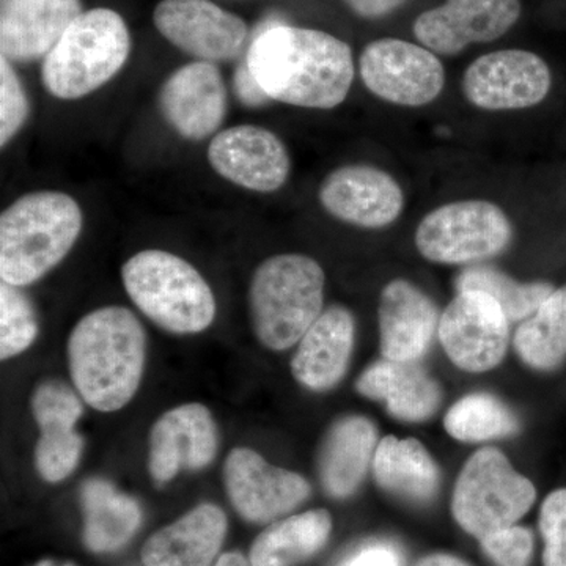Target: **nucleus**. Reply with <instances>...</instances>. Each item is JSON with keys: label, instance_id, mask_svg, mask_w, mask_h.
<instances>
[{"label": "nucleus", "instance_id": "obj_1", "mask_svg": "<svg viewBox=\"0 0 566 566\" xmlns=\"http://www.w3.org/2000/svg\"><path fill=\"white\" fill-rule=\"evenodd\" d=\"M245 63L274 102L334 109L354 81L352 48L331 33L274 24L255 36Z\"/></svg>", "mask_w": 566, "mask_h": 566}, {"label": "nucleus", "instance_id": "obj_2", "mask_svg": "<svg viewBox=\"0 0 566 566\" xmlns=\"http://www.w3.org/2000/svg\"><path fill=\"white\" fill-rule=\"evenodd\" d=\"M66 354L82 400L96 411H120L139 390L147 335L129 308L107 305L82 316L71 331Z\"/></svg>", "mask_w": 566, "mask_h": 566}, {"label": "nucleus", "instance_id": "obj_3", "mask_svg": "<svg viewBox=\"0 0 566 566\" xmlns=\"http://www.w3.org/2000/svg\"><path fill=\"white\" fill-rule=\"evenodd\" d=\"M81 207L69 193H25L0 216V279L32 285L69 255L82 232Z\"/></svg>", "mask_w": 566, "mask_h": 566}, {"label": "nucleus", "instance_id": "obj_4", "mask_svg": "<svg viewBox=\"0 0 566 566\" xmlns=\"http://www.w3.org/2000/svg\"><path fill=\"white\" fill-rule=\"evenodd\" d=\"M323 268L303 253H281L264 260L253 273L249 308L253 333L271 352L300 344L323 314Z\"/></svg>", "mask_w": 566, "mask_h": 566}, {"label": "nucleus", "instance_id": "obj_5", "mask_svg": "<svg viewBox=\"0 0 566 566\" xmlns=\"http://www.w3.org/2000/svg\"><path fill=\"white\" fill-rule=\"evenodd\" d=\"M122 281L142 314L167 333L199 334L216 318V297L203 275L166 251H142L122 268Z\"/></svg>", "mask_w": 566, "mask_h": 566}, {"label": "nucleus", "instance_id": "obj_6", "mask_svg": "<svg viewBox=\"0 0 566 566\" xmlns=\"http://www.w3.org/2000/svg\"><path fill=\"white\" fill-rule=\"evenodd\" d=\"M132 36L120 14L84 11L44 57L41 82L59 99H80L98 91L123 69Z\"/></svg>", "mask_w": 566, "mask_h": 566}, {"label": "nucleus", "instance_id": "obj_7", "mask_svg": "<svg viewBox=\"0 0 566 566\" xmlns=\"http://www.w3.org/2000/svg\"><path fill=\"white\" fill-rule=\"evenodd\" d=\"M536 501L534 483L494 447L476 450L458 475L452 515L465 534L482 539L515 526Z\"/></svg>", "mask_w": 566, "mask_h": 566}, {"label": "nucleus", "instance_id": "obj_8", "mask_svg": "<svg viewBox=\"0 0 566 566\" xmlns=\"http://www.w3.org/2000/svg\"><path fill=\"white\" fill-rule=\"evenodd\" d=\"M513 240V223L488 200H460L428 212L416 230V248L428 262L479 264Z\"/></svg>", "mask_w": 566, "mask_h": 566}, {"label": "nucleus", "instance_id": "obj_9", "mask_svg": "<svg viewBox=\"0 0 566 566\" xmlns=\"http://www.w3.org/2000/svg\"><path fill=\"white\" fill-rule=\"evenodd\" d=\"M442 348L460 370L485 374L504 360L510 345V322L490 294L458 292L439 318Z\"/></svg>", "mask_w": 566, "mask_h": 566}, {"label": "nucleus", "instance_id": "obj_10", "mask_svg": "<svg viewBox=\"0 0 566 566\" xmlns=\"http://www.w3.org/2000/svg\"><path fill=\"white\" fill-rule=\"evenodd\" d=\"M365 87L382 102L422 107L439 98L446 70L433 51L398 39L376 40L360 55Z\"/></svg>", "mask_w": 566, "mask_h": 566}, {"label": "nucleus", "instance_id": "obj_11", "mask_svg": "<svg viewBox=\"0 0 566 566\" xmlns=\"http://www.w3.org/2000/svg\"><path fill=\"white\" fill-rule=\"evenodd\" d=\"M223 486L238 515L252 524H273L312 494L303 475L268 463L248 447H238L227 457Z\"/></svg>", "mask_w": 566, "mask_h": 566}, {"label": "nucleus", "instance_id": "obj_12", "mask_svg": "<svg viewBox=\"0 0 566 566\" xmlns=\"http://www.w3.org/2000/svg\"><path fill=\"white\" fill-rule=\"evenodd\" d=\"M553 85L539 55L504 50L482 55L464 71L463 95L472 106L491 112L521 111L545 102Z\"/></svg>", "mask_w": 566, "mask_h": 566}, {"label": "nucleus", "instance_id": "obj_13", "mask_svg": "<svg viewBox=\"0 0 566 566\" xmlns=\"http://www.w3.org/2000/svg\"><path fill=\"white\" fill-rule=\"evenodd\" d=\"M153 21L164 39L202 62H232L249 39L245 22L210 0H163Z\"/></svg>", "mask_w": 566, "mask_h": 566}, {"label": "nucleus", "instance_id": "obj_14", "mask_svg": "<svg viewBox=\"0 0 566 566\" xmlns=\"http://www.w3.org/2000/svg\"><path fill=\"white\" fill-rule=\"evenodd\" d=\"M208 163L223 180L260 193L279 191L292 172L285 144L270 129L255 125L216 134L208 147Z\"/></svg>", "mask_w": 566, "mask_h": 566}, {"label": "nucleus", "instance_id": "obj_15", "mask_svg": "<svg viewBox=\"0 0 566 566\" xmlns=\"http://www.w3.org/2000/svg\"><path fill=\"white\" fill-rule=\"evenodd\" d=\"M219 430L210 409L188 403L170 409L153 424L148 472L156 486L172 482L181 471H203L218 455Z\"/></svg>", "mask_w": 566, "mask_h": 566}, {"label": "nucleus", "instance_id": "obj_16", "mask_svg": "<svg viewBox=\"0 0 566 566\" xmlns=\"http://www.w3.org/2000/svg\"><path fill=\"white\" fill-rule=\"evenodd\" d=\"M319 203L338 221L360 229L392 226L405 208V193L392 175L367 164L338 167L324 178Z\"/></svg>", "mask_w": 566, "mask_h": 566}, {"label": "nucleus", "instance_id": "obj_17", "mask_svg": "<svg viewBox=\"0 0 566 566\" xmlns=\"http://www.w3.org/2000/svg\"><path fill=\"white\" fill-rule=\"evenodd\" d=\"M521 17V0H446L415 22L416 39L442 55L505 35Z\"/></svg>", "mask_w": 566, "mask_h": 566}, {"label": "nucleus", "instance_id": "obj_18", "mask_svg": "<svg viewBox=\"0 0 566 566\" xmlns=\"http://www.w3.org/2000/svg\"><path fill=\"white\" fill-rule=\"evenodd\" d=\"M33 419L40 428L35 468L48 483H61L80 465L84 439L76 431L84 408L77 394L59 379H44L31 398Z\"/></svg>", "mask_w": 566, "mask_h": 566}, {"label": "nucleus", "instance_id": "obj_19", "mask_svg": "<svg viewBox=\"0 0 566 566\" xmlns=\"http://www.w3.org/2000/svg\"><path fill=\"white\" fill-rule=\"evenodd\" d=\"M158 106L164 120L186 140H203L222 125L227 88L214 63L193 62L174 71L161 85Z\"/></svg>", "mask_w": 566, "mask_h": 566}, {"label": "nucleus", "instance_id": "obj_20", "mask_svg": "<svg viewBox=\"0 0 566 566\" xmlns=\"http://www.w3.org/2000/svg\"><path fill=\"white\" fill-rule=\"evenodd\" d=\"M438 308L415 283L395 279L379 297V346L382 359L419 363L433 344L439 327Z\"/></svg>", "mask_w": 566, "mask_h": 566}, {"label": "nucleus", "instance_id": "obj_21", "mask_svg": "<svg viewBox=\"0 0 566 566\" xmlns=\"http://www.w3.org/2000/svg\"><path fill=\"white\" fill-rule=\"evenodd\" d=\"M356 322L344 305H331L301 338L292 359L294 379L305 389L326 392L348 371Z\"/></svg>", "mask_w": 566, "mask_h": 566}, {"label": "nucleus", "instance_id": "obj_22", "mask_svg": "<svg viewBox=\"0 0 566 566\" xmlns=\"http://www.w3.org/2000/svg\"><path fill=\"white\" fill-rule=\"evenodd\" d=\"M84 13L80 0H7L0 17V51L9 62L46 57Z\"/></svg>", "mask_w": 566, "mask_h": 566}, {"label": "nucleus", "instance_id": "obj_23", "mask_svg": "<svg viewBox=\"0 0 566 566\" xmlns=\"http://www.w3.org/2000/svg\"><path fill=\"white\" fill-rule=\"evenodd\" d=\"M229 531L218 505L200 504L155 532L142 547L145 566H214Z\"/></svg>", "mask_w": 566, "mask_h": 566}, {"label": "nucleus", "instance_id": "obj_24", "mask_svg": "<svg viewBox=\"0 0 566 566\" xmlns=\"http://www.w3.org/2000/svg\"><path fill=\"white\" fill-rule=\"evenodd\" d=\"M378 428L368 417L344 416L331 424L318 452L323 490L334 499L352 497L374 464Z\"/></svg>", "mask_w": 566, "mask_h": 566}, {"label": "nucleus", "instance_id": "obj_25", "mask_svg": "<svg viewBox=\"0 0 566 566\" xmlns=\"http://www.w3.org/2000/svg\"><path fill=\"white\" fill-rule=\"evenodd\" d=\"M357 394L381 401L387 412L403 422H423L438 411L442 390L419 363L381 359L368 365L356 381Z\"/></svg>", "mask_w": 566, "mask_h": 566}, {"label": "nucleus", "instance_id": "obj_26", "mask_svg": "<svg viewBox=\"0 0 566 566\" xmlns=\"http://www.w3.org/2000/svg\"><path fill=\"white\" fill-rule=\"evenodd\" d=\"M371 469L381 490L412 504L433 501L441 483L438 463L415 438L386 436L376 447Z\"/></svg>", "mask_w": 566, "mask_h": 566}, {"label": "nucleus", "instance_id": "obj_27", "mask_svg": "<svg viewBox=\"0 0 566 566\" xmlns=\"http://www.w3.org/2000/svg\"><path fill=\"white\" fill-rule=\"evenodd\" d=\"M333 516L316 509L270 524L256 536L249 553L252 566H300L329 542Z\"/></svg>", "mask_w": 566, "mask_h": 566}, {"label": "nucleus", "instance_id": "obj_28", "mask_svg": "<svg viewBox=\"0 0 566 566\" xmlns=\"http://www.w3.org/2000/svg\"><path fill=\"white\" fill-rule=\"evenodd\" d=\"M84 543L92 553H114L136 535L140 506L102 479L87 480L81 490Z\"/></svg>", "mask_w": 566, "mask_h": 566}, {"label": "nucleus", "instance_id": "obj_29", "mask_svg": "<svg viewBox=\"0 0 566 566\" xmlns=\"http://www.w3.org/2000/svg\"><path fill=\"white\" fill-rule=\"evenodd\" d=\"M517 356L538 371L556 370L566 360V286L524 319L513 337Z\"/></svg>", "mask_w": 566, "mask_h": 566}, {"label": "nucleus", "instance_id": "obj_30", "mask_svg": "<svg viewBox=\"0 0 566 566\" xmlns=\"http://www.w3.org/2000/svg\"><path fill=\"white\" fill-rule=\"evenodd\" d=\"M458 292L476 290L490 294L501 305L510 323L524 322L538 311L556 286L547 282H517L488 264H471L457 277Z\"/></svg>", "mask_w": 566, "mask_h": 566}, {"label": "nucleus", "instance_id": "obj_31", "mask_svg": "<svg viewBox=\"0 0 566 566\" xmlns=\"http://www.w3.org/2000/svg\"><path fill=\"white\" fill-rule=\"evenodd\" d=\"M447 433L460 442H486L506 438L520 430L512 409L493 394L465 395L444 417Z\"/></svg>", "mask_w": 566, "mask_h": 566}, {"label": "nucleus", "instance_id": "obj_32", "mask_svg": "<svg viewBox=\"0 0 566 566\" xmlns=\"http://www.w3.org/2000/svg\"><path fill=\"white\" fill-rule=\"evenodd\" d=\"M39 335V322L31 300L20 286L0 283V359L20 356Z\"/></svg>", "mask_w": 566, "mask_h": 566}, {"label": "nucleus", "instance_id": "obj_33", "mask_svg": "<svg viewBox=\"0 0 566 566\" xmlns=\"http://www.w3.org/2000/svg\"><path fill=\"white\" fill-rule=\"evenodd\" d=\"M28 95L17 71L6 57L0 59V145L6 147L21 132L29 117Z\"/></svg>", "mask_w": 566, "mask_h": 566}, {"label": "nucleus", "instance_id": "obj_34", "mask_svg": "<svg viewBox=\"0 0 566 566\" xmlns=\"http://www.w3.org/2000/svg\"><path fill=\"white\" fill-rule=\"evenodd\" d=\"M543 566H566V488L547 494L539 509Z\"/></svg>", "mask_w": 566, "mask_h": 566}, {"label": "nucleus", "instance_id": "obj_35", "mask_svg": "<svg viewBox=\"0 0 566 566\" xmlns=\"http://www.w3.org/2000/svg\"><path fill=\"white\" fill-rule=\"evenodd\" d=\"M479 543L495 566H528L534 558V532L517 524L493 532Z\"/></svg>", "mask_w": 566, "mask_h": 566}, {"label": "nucleus", "instance_id": "obj_36", "mask_svg": "<svg viewBox=\"0 0 566 566\" xmlns=\"http://www.w3.org/2000/svg\"><path fill=\"white\" fill-rule=\"evenodd\" d=\"M344 566H403V557L390 543L378 542L357 551Z\"/></svg>", "mask_w": 566, "mask_h": 566}, {"label": "nucleus", "instance_id": "obj_37", "mask_svg": "<svg viewBox=\"0 0 566 566\" xmlns=\"http://www.w3.org/2000/svg\"><path fill=\"white\" fill-rule=\"evenodd\" d=\"M233 88L240 102L245 104V106L259 107L270 102V96L260 87L259 82L253 77L245 61L238 66L237 74H234Z\"/></svg>", "mask_w": 566, "mask_h": 566}, {"label": "nucleus", "instance_id": "obj_38", "mask_svg": "<svg viewBox=\"0 0 566 566\" xmlns=\"http://www.w3.org/2000/svg\"><path fill=\"white\" fill-rule=\"evenodd\" d=\"M346 6L363 18H379L400 7L405 0H345Z\"/></svg>", "mask_w": 566, "mask_h": 566}, {"label": "nucleus", "instance_id": "obj_39", "mask_svg": "<svg viewBox=\"0 0 566 566\" xmlns=\"http://www.w3.org/2000/svg\"><path fill=\"white\" fill-rule=\"evenodd\" d=\"M415 566H472L464 558L455 556V554L449 553H433L428 554L416 562Z\"/></svg>", "mask_w": 566, "mask_h": 566}, {"label": "nucleus", "instance_id": "obj_40", "mask_svg": "<svg viewBox=\"0 0 566 566\" xmlns=\"http://www.w3.org/2000/svg\"><path fill=\"white\" fill-rule=\"evenodd\" d=\"M214 566H252V564L241 553H226L218 558Z\"/></svg>", "mask_w": 566, "mask_h": 566}]
</instances>
